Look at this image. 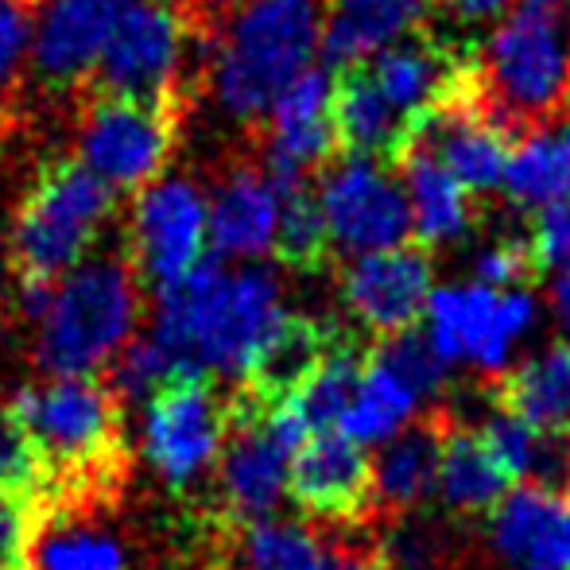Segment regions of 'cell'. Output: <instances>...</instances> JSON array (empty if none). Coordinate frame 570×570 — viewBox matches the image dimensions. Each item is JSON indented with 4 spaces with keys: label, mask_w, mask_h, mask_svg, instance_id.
I'll return each instance as SVG.
<instances>
[{
    "label": "cell",
    "mask_w": 570,
    "mask_h": 570,
    "mask_svg": "<svg viewBox=\"0 0 570 570\" xmlns=\"http://www.w3.org/2000/svg\"><path fill=\"white\" fill-rule=\"evenodd\" d=\"M125 400L101 376H51L12 396L8 415L36 446L55 509H86L120 493L128 473Z\"/></svg>",
    "instance_id": "obj_2"
},
{
    "label": "cell",
    "mask_w": 570,
    "mask_h": 570,
    "mask_svg": "<svg viewBox=\"0 0 570 570\" xmlns=\"http://www.w3.org/2000/svg\"><path fill=\"white\" fill-rule=\"evenodd\" d=\"M272 187L279 190V233L276 256L287 268H323L331 253V233H326L318 195L307 179H287V175H268Z\"/></svg>",
    "instance_id": "obj_31"
},
{
    "label": "cell",
    "mask_w": 570,
    "mask_h": 570,
    "mask_svg": "<svg viewBox=\"0 0 570 570\" xmlns=\"http://www.w3.org/2000/svg\"><path fill=\"white\" fill-rule=\"evenodd\" d=\"M481 114L504 132L535 128L570 98V20L563 4L524 0L481 43L473 62Z\"/></svg>",
    "instance_id": "obj_4"
},
{
    "label": "cell",
    "mask_w": 570,
    "mask_h": 570,
    "mask_svg": "<svg viewBox=\"0 0 570 570\" xmlns=\"http://www.w3.org/2000/svg\"><path fill=\"white\" fill-rule=\"evenodd\" d=\"M287 493L323 524H365L376 504V470L365 446L342 431H315L292 454Z\"/></svg>",
    "instance_id": "obj_15"
},
{
    "label": "cell",
    "mask_w": 570,
    "mask_h": 570,
    "mask_svg": "<svg viewBox=\"0 0 570 570\" xmlns=\"http://www.w3.org/2000/svg\"><path fill=\"white\" fill-rule=\"evenodd\" d=\"M226 570H331V551L318 543L311 528L256 520L237 528Z\"/></svg>",
    "instance_id": "obj_29"
},
{
    "label": "cell",
    "mask_w": 570,
    "mask_h": 570,
    "mask_svg": "<svg viewBox=\"0 0 570 570\" xmlns=\"http://www.w3.org/2000/svg\"><path fill=\"white\" fill-rule=\"evenodd\" d=\"M540 323V299L528 287L497 292L485 284H446L435 287L423 326L431 350L446 361H470L481 373H504L512 345L535 331Z\"/></svg>",
    "instance_id": "obj_7"
},
{
    "label": "cell",
    "mask_w": 570,
    "mask_h": 570,
    "mask_svg": "<svg viewBox=\"0 0 570 570\" xmlns=\"http://www.w3.org/2000/svg\"><path fill=\"white\" fill-rule=\"evenodd\" d=\"M31 31H36L31 0H0V98L20 82L23 67H28Z\"/></svg>",
    "instance_id": "obj_37"
},
{
    "label": "cell",
    "mask_w": 570,
    "mask_h": 570,
    "mask_svg": "<svg viewBox=\"0 0 570 570\" xmlns=\"http://www.w3.org/2000/svg\"><path fill=\"white\" fill-rule=\"evenodd\" d=\"M443 435L446 420L431 415V420L407 428L404 435H396L373 462L376 470V501H384L389 509L404 512L415 509L431 497V489L439 485V465H443Z\"/></svg>",
    "instance_id": "obj_26"
},
{
    "label": "cell",
    "mask_w": 570,
    "mask_h": 570,
    "mask_svg": "<svg viewBox=\"0 0 570 570\" xmlns=\"http://www.w3.org/2000/svg\"><path fill=\"white\" fill-rule=\"evenodd\" d=\"M318 210H323L331 248L345 256H368L400 248L412 237L404 183L373 156H342L318 175Z\"/></svg>",
    "instance_id": "obj_9"
},
{
    "label": "cell",
    "mask_w": 570,
    "mask_h": 570,
    "mask_svg": "<svg viewBox=\"0 0 570 570\" xmlns=\"http://www.w3.org/2000/svg\"><path fill=\"white\" fill-rule=\"evenodd\" d=\"M334 86V120H338V140L345 156H373L396 159V151L407 140V120L384 101V94L373 86L365 67L338 70Z\"/></svg>",
    "instance_id": "obj_25"
},
{
    "label": "cell",
    "mask_w": 570,
    "mask_h": 570,
    "mask_svg": "<svg viewBox=\"0 0 570 570\" xmlns=\"http://www.w3.org/2000/svg\"><path fill=\"white\" fill-rule=\"evenodd\" d=\"M128 4L132 0H43L31 31V70L59 90L94 78Z\"/></svg>",
    "instance_id": "obj_17"
},
{
    "label": "cell",
    "mask_w": 570,
    "mask_h": 570,
    "mask_svg": "<svg viewBox=\"0 0 570 570\" xmlns=\"http://www.w3.org/2000/svg\"><path fill=\"white\" fill-rule=\"evenodd\" d=\"M171 376H175L171 357L159 350L156 338H144V342H128L117 353L109 384H114L120 400H151Z\"/></svg>",
    "instance_id": "obj_35"
},
{
    "label": "cell",
    "mask_w": 570,
    "mask_h": 570,
    "mask_svg": "<svg viewBox=\"0 0 570 570\" xmlns=\"http://www.w3.org/2000/svg\"><path fill=\"white\" fill-rule=\"evenodd\" d=\"M136 268L120 256L82 261L59 279L39 318L36 357L51 376H98L132 342L140 318Z\"/></svg>",
    "instance_id": "obj_5"
},
{
    "label": "cell",
    "mask_w": 570,
    "mask_h": 570,
    "mask_svg": "<svg viewBox=\"0 0 570 570\" xmlns=\"http://www.w3.org/2000/svg\"><path fill=\"white\" fill-rule=\"evenodd\" d=\"M187 39L190 23L175 0H132L94 70L98 94L136 101H175Z\"/></svg>",
    "instance_id": "obj_12"
},
{
    "label": "cell",
    "mask_w": 570,
    "mask_h": 570,
    "mask_svg": "<svg viewBox=\"0 0 570 570\" xmlns=\"http://www.w3.org/2000/svg\"><path fill=\"white\" fill-rule=\"evenodd\" d=\"M365 373V357L353 350L350 342H334L331 353L318 361V368L299 384L295 396H287L284 404L292 407L303 420V428L315 435V431H338L345 407L353 404V392Z\"/></svg>",
    "instance_id": "obj_30"
},
{
    "label": "cell",
    "mask_w": 570,
    "mask_h": 570,
    "mask_svg": "<svg viewBox=\"0 0 570 570\" xmlns=\"http://www.w3.org/2000/svg\"><path fill=\"white\" fill-rule=\"evenodd\" d=\"M567 478H570V451H567ZM567 501H570V497H567Z\"/></svg>",
    "instance_id": "obj_42"
},
{
    "label": "cell",
    "mask_w": 570,
    "mask_h": 570,
    "mask_svg": "<svg viewBox=\"0 0 570 570\" xmlns=\"http://www.w3.org/2000/svg\"><path fill=\"white\" fill-rule=\"evenodd\" d=\"M0 570H12V567H0Z\"/></svg>",
    "instance_id": "obj_44"
},
{
    "label": "cell",
    "mask_w": 570,
    "mask_h": 570,
    "mask_svg": "<svg viewBox=\"0 0 570 570\" xmlns=\"http://www.w3.org/2000/svg\"><path fill=\"white\" fill-rule=\"evenodd\" d=\"M0 489H4V493H16V497H31V501H47L55 509L51 489H47L43 462H39L36 446L28 443V435L16 428L8 407L0 412Z\"/></svg>",
    "instance_id": "obj_34"
},
{
    "label": "cell",
    "mask_w": 570,
    "mask_h": 570,
    "mask_svg": "<svg viewBox=\"0 0 570 570\" xmlns=\"http://www.w3.org/2000/svg\"><path fill=\"white\" fill-rule=\"evenodd\" d=\"M117 190L101 183L82 159H59L51 164L31 195L23 198L12 226V261L20 276L51 279L62 276L86 261L98 233L106 229L114 214Z\"/></svg>",
    "instance_id": "obj_6"
},
{
    "label": "cell",
    "mask_w": 570,
    "mask_h": 570,
    "mask_svg": "<svg viewBox=\"0 0 570 570\" xmlns=\"http://www.w3.org/2000/svg\"><path fill=\"white\" fill-rule=\"evenodd\" d=\"M535 272L570 276V198L535 214V229L528 237Z\"/></svg>",
    "instance_id": "obj_39"
},
{
    "label": "cell",
    "mask_w": 570,
    "mask_h": 570,
    "mask_svg": "<svg viewBox=\"0 0 570 570\" xmlns=\"http://www.w3.org/2000/svg\"><path fill=\"white\" fill-rule=\"evenodd\" d=\"M392 164L404 171L412 233L420 245L443 248L462 240L473 226V195L423 148H400Z\"/></svg>",
    "instance_id": "obj_23"
},
{
    "label": "cell",
    "mask_w": 570,
    "mask_h": 570,
    "mask_svg": "<svg viewBox=\"0 0 570 570\" xmlns=\"http://www.w3.org/2000/svg\"><path fill=\"white\" fill-rule=\"evenodd\" d=\"M287 318L276 272L261 261L233 268L229 261L206 256L195 272L156 292L151 338L171 357L175 373L248 381Z\"/></svg>",
    "instance_id": "obj_1"
},
{
    "label": "cell",
    "mask_w": 570,
    "mask_h": 570,
    "mask_svg": "<svg viewBox=\"0 0 570 570\" xmlns=\"http://www.w3.org/2000/svg\"><path fill=\"white\" fill-rule=\"evenodd\" d=\"M55 517L59 512L47 501H31V497H16L0 489V567L31 570L39 535L47 532Z\"/></svg>",
    "instance_id": "obj_32"
},
{
    "label": "cell",
    "mask_w": 570,
    "mask_h": 570,
    "mask_svg": "<svg viewBox=\"0 0 570 570\" xmlns=\"http://www.w3.org/2000/svg\"><path fill=\"white\" fill-rule=\"evenodd\" d=\"M279 190L268 171L237 167L210 198V256L218 261H261L276 253Z\"/></svg>",
    "instance_id": "obj_20"
},
{
    "label": "cell",
    "mask_w": 570,
    "mask_h": 570,
    "mask_svg": "<svg viewBox=\"0 0 570 570\" xmlns=\"http://www.w3.org/2000/svg\"><path fill=\"white\" fill-rule=\"evenodd\" d=\"M493 543L517 570H570V501L524 485L493 509Z\"/></svg>",
    "instance_id": "obj_19"
},
{
    "label": "cell",
    "mask_w": 570,
    "mask_h": 570,
    "mask_svg": "<svg viewBox=\"0 0 570 570\" xmlns=\"http://www.w3.org/2000/svg\"><path fill=\"white\" fill-rule=\"evenodd\" d=\"M428 8L431 0H334L323 36L326 67L338 75V70L368 62L376 51L412 36Z\"/></svg>",
    "instance_id": "obj_21"
},
{
    "label": "cell",
    "mask_w": 570,
    "mask_h": 570,
    "mask_svg": "<svg viewBox=\"0 0 570 570\" xmlns=\"http://www.w3.org/2000/svg\"><path fill=\"white\" fill-rule=\"evenodd\" d=\"M454 28H497L512 12V0H435Z\"/></svg>",
    "instance_id": "obj_40"
},
{
    "label": "cell",
    "mask_w": 570,
    "mask_h": 570,
    "mask_svg": "<svg viewBox=\"0 0 570 570\" xmlns=\"http://www.w3.org/2000/svg\"><path fill=\"white\" fill-rule=\"evenodd\" d=\"M175 101L98 94L78 125V159L114 190H144L175 148Z\"/></svg>",
    "instance_id": "obj_8"
},
{
    "label": "cell",
    "mask_w": 570,
    "mask_h": 570,
    "mask_svg": "<svg viewBox=\"0 0 570 570\" xmlns=\"http://www.w3.org/2000/svg\"><path fill=\"white\" fill-rule=\"evenodd\" d=\"M509 485H512V478L485 446L481 431L446 423L443 465H439V493H443L446 509L465 512V517L493 512L497 504L509 497Z\"/></svg>",
    "instance_id": "obj_27"
},
{
    "label": "cell",
    "mask_w": 570,
    "mask_h": 570,
    "mask_svg": "<svg viewBox=\"0 0 570 570\" xmlns=\"http://www.w3.org/2000/svg\"><path fill=\"white\" fill-rule=\"evenodd\" d=\"M540 4H563V0H540Z\"/></svg>",
    "instance_id": "obj_43"
},
{
    "label": "cell",
    "mask_w": 570,
    "mask_h": 570,
    "mask_svg": "<svg viewBox=\"0 0 570 570\" xmlns=\"http://www.w3.org/2000/svg\"><path fill=\"white\" fill-rule=\"evenodd\" d=\"M39 570H125V551L106 535H59V540L43 543Z\"/></svg>",
    "instance_id": "obj_36"
},
{
    "label": "cell",
    "mask_w": 570,
    "mask_h": 570,
    "mask_svg": "<svg viewBox=\"0 0 570 570\" xmlns=\"http://www.w3.org/2000/svg\"><path fill=\"white\" fill-rule=\"evenodd\" d=\"M292 446L268 428L264 404L248 389L229 400V439L218 458V501L226 528H248L279 504Z\"/></svg>",
    "instance_id": "obj_13"
},
{
    "label": "cell",
    "mask_w": 570,
    "mask_h": 570,
    "mask_svg": "<svg viewBox=\"0 0 570 570\" xmlns=\"http://www.w3.org/2000/svg\"><path fill=\"white\" fill-rule=\"evenodd\" d=\"M501 190L517 210L528 214L570 198V114L540 120L512 144Z\"/></svg>",
    "instance_id": "obj_24"
},
{
    "label": "cell",
    "mask_w": 570,
    "mask_h": 570,
    "mask_svg": "<svg viewBox=\"0 0 570 570\" xmlns=\"http://www.w3.org/2000/svg\"><path fill=\"white\" fill-rule=\"evenodd\" d=\"M373 357L381 361L396 381H404L407 389L415 392V400H428L443 389L446 361L431 350V342L423 338V334L407 331V334H396V338H384L373 350Z\"/></svg>",
    "instance_id": "obj_33"
},
{
    "label": "cell",
    "mask_w": 570,
    "mask_h": 570,
    "mask_svg": "<svg viewBox=\"0 0 570 570\" xmlns=\"http://www.w3.org/2000/svg\"><path fill=\"white\" fill-rule=\"evenodd\" d=\"M415 404H420L415 392L407 389L404 381H396V376L368 353L365 373H361V384H357V392H353V404L345 407L338 431L361 446L384 443V439H392L407 420H412Z\"/></svg>",
    "instance_id": "obj_28"
},
{
    "label": "cell",
    "mask_w": 570,
    "mask_h": 570,
    "mask_svg": "<svg viewBox=\"0 0 570 570\" xmlns=\"http://www.w3.org/2000/svg\"><path fill=\"white\" fill-rule=\"evenodd\" d=\"M435 295V272L423 248L400 245L384 253L353 256L342 272V303L361 331L373 338H396L415 331Z\"/></svg>",
    "instance_id": "obj_14"
},
{
    "label": "cell",
    "mask_w": 570,
    "mask_h": 570,
    "mask_svg": "<svg viewBox=\"0 0 570 570\" xmlns=\"http://www.w3.org/2000/svg\"><path fill=\"white\" fill-rule=\"evenodd\" d=\"M334 78L331 67H311L295 78L268 114V144H264V171L307 179L315 167L334 164L342 151L338 120H334Z\"/></svg>",
    "instance_id": "obj_16"
},
{
    "label": "cell",
    "mask_w": 570,
    "mask_h": 570,
    "mask_svg": "<svg viewBox=\"0 0 570 570\" xmlns=\"http://www.w3.org/2000/svg\"><path fill=\"white\" fill-rule=\"evenodd\" d=\"M132 268L148 287H167L195 272L210 248V198L187 175H159L136 195L132 218Z\"/></svg>",
    "instance_id": "obj_10"
},
{
    "label": "cell",
    "mask_w": 570,
    "mask_h": 570,
    "mask_svg": "<svg viewBox=\"0 0 570 570\" xmlns=\"http://www.w3.org/2000/svg\"><path fill=\"white\" fill-rule=\"evenodd\" d=\"M361 67L368 70L384 101L407 120V128L423 114H431L435 106H443V101L458 98L473 86V62H465L451 47L423 36L396 39Z\"/></svg>",
    "instance_id": "obj_18"
},
{
    "label": "cell",
    "mask_w": 570,
    "mask_h": 570,
    "mask_svg": "<svg viewBox=\"0 0 570 570\" xmlns=\"http://www.w3.org/2000/svg\"><path fill=\"white\" fill-rule=\"evenodd\" d=\"M326 0H240L214 36L210 86L233 120L268 117L279 94L315 67L326 36Z\"/></svg>",
    "instance_id": "obj_3"
},
{
    "label": "cell",
    "mask_w": 570,
    "mask_h": 570,
    "mask_svg": "<svg viewBox=\"0 0 570 570\" xmlns=\"http://www.w3.org/2000/svg\"><path fill=\"white\" fill-rule=\"evenodd\" d=\"M548 303H551V315H556V326L570 342V276H551Z\"/></svg>",
    "instance_id": "obj_41"
},
{
    "label": "cell",
    "mask_w": 570,
    "mask_h": 570,
    "mask_svg": "<svg viewBox=\"0 0 570 570\" xmlns=\"http://www.w3.org/2000/svg\"><path fill=\"white\" fill-rule=\"evenodd\" d=\"M229 404L214 396L210 376L175 373L144 415V454L175 489H187L226 451Z\"/></svg>",
    "instance_id": "obj_11"
},
{
    "label": "cell",
    "mask_w": 570,
    "mask_h": 570,
    "mask_svg": "<svg viewBox=\"0 0 570 570\" xmlns=\"http://www.w3.org/2000/svg\"><path fill=\"white\" fill-rule=\"evenodd\" d=\"M493 404L551 439L570 435V342L504 368L493 384Z\"/></svg>",
    "instance_id": "obj_22"
},
{
    "label": "cell",
    "mask_w": 570,
    "mask_h": 570,
    "mask_svg": "<svg viewBox=\"0 0 570 570\" xmlns=\"http://www.w3.org/2000/svg\"><path fill=\"white\" fill-rule=\"evenodd\" d=\"M532 272L535 261L528 240H497V245H485L473 256V284L497 287V292L520 287Z\"/></svg>",
    "instance_id": "obj_38"
}]
</instances>
